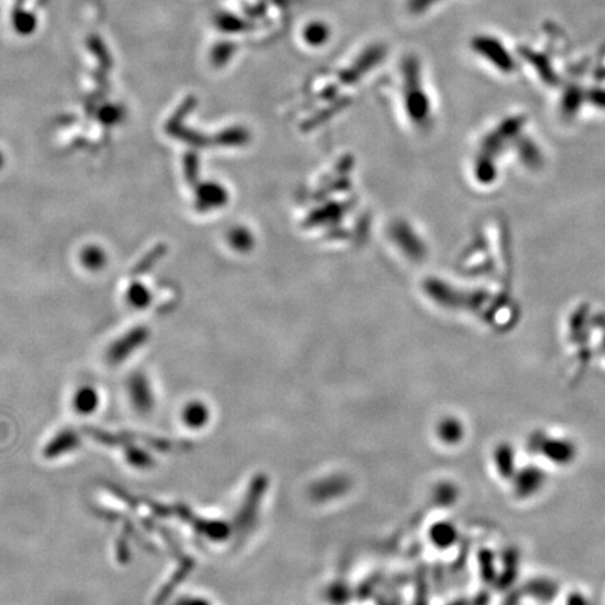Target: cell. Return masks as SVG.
Listing matches in <instances>:
<instances>
[{"instance_id":"cell-10","label":"cell","mask_w":605,"mask_h":605,"mask_svg":"<svg viewBox=\"0 0 605 605\" xmlns=\"http://www.w3.org/2000/svg\"><path fill=\"white\" fill-rule=\"evenodd\" d=\"M0 165H1V155H0Z\"/></svg>"},{"instance_id":"cell-1","label":"cell","mask_w":605,"mask_h":605,"mask_svg":"<svg viewBox=\"0 0 605 605\" xmlns=\"http://www.w3.org/2000/svg\"><path fill=\"white\" fill-rule=\"evenodd\" d=\"M543 451L549 461L555 465H569L576 457L574 443L564 436H549L543 441Z\"/></svg>"},{"instance_id":"cell-3","label":"cell","mask_w":605,"mask_h":605,"mask_svg":"<svg viewBox=\"0 0 605 605\" xmlns=\"http://www.w3.org/2000/svg\"><path fill=\"white\" fill-rule=\"evenodd\" d=\"M127 298L130 305L136 307V308H144L150 304V291L140 283H134L129 287L127 291Z\"/></svg>"},{"instance_id":"cell-9","label":"cell","mask_w":605,"mask_h":605,"mask_svg":"<svg viewBox=\"0 0 605 605\" xmlns=\"http://www.w3.org/2000/svg\"><path fill=\"white\" fill-rule=\"evenodd\" d=\"M592 104H597L599 106H605V90H595L591 95Z\"/></svg>"},{"instance_id":"cell-2","label":"cell","mask_w":605,"mask_h":605,"mask_svg":"<svg viewBox=\"0 0 605 605\" xmlns=\"http://www.w3.org/2000/svg\"><path fill=\"white\" fill-rule=\"evenodd\" d=\"M480 52H485L487 57L494 62L500 69L510 70L513 66V60L507 50L494 39H480L479 43Z\"/></svg>"},{"instance_id":"cell-5","label":"cell","mask_w":605,"mask_h":605,"mask_svg":"<svg viewBox=\"0 0 605 605\" xmlns=\"http://www.w3.org/2000/svg\"><path fill=\"white\" fill-rule=\"evenodd\" d=\"M106 256L104 253V251L98 246H90L87 249H84L83 252V262L88 269L92 270H98L99 267H102L105 265Z\"/></svg>"},{"instance_id":"cell-8","label":"cell","mask_w":605,"mask_h":605,"mask_svg":"<svg viewBox=\"0 0 605 605\" xmlns=\"http://www.w3.org/2000/svg\"><path fill=\"white\" fill-rule=\"evenodd\" d=\"M119 116H120V112L115 108V106H112V108H109L105 113H102L101 115V118L106 122V123H113L115 120H118L119 119Z\"/></svg>"},{"instance_id":"cell-7","label":"cell","mask_w":605,"mask_h":605,"mask_svg":"<svg viewBox=\"0 0 605 605\" xmlns=\"http://www.w3.org/2000/svg\"><path fill=\"white\" fill-rule=\"evenodd\" d=\"M578 99H580V91L577 88H570V91L564 97L566 111H571L573 112L577 108V105H578V102H577Z\"/></svg>"},{"instance_id":"cell-4","label":"cell","mask_w":605,"mask_h":605,"mask_svg":"<svg viewBox=\"0 0 605 605\" xmlns=\"http://www.w3.org/2000/svg\"><path fill=\"white\" fill-rule=\"evenodd\" d=\"M221 199H223V193L214 185H209L206 188H202V190L197 192V203L202 209L216 206L217 203H220Z\"/></svg>"},{"instance_id":"cell-6","label":"cell","mask_w":605,"mask_h":605,"mask_svg":"<svg viewBox=\"0 0 605 605\" xmlns=\"http://www.w3.org/2000/svg\"><path fill=\"white\" fill-rule=\"evenodd\" d=\"M14 25L18 32L28 34L35 28V18L27 13H17L14 15Z\"/></svg>"}]
</instances>
